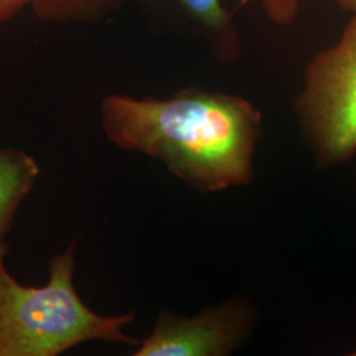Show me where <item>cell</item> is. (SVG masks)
Listing matches in <instances>:
<instances>
[{
  "label": "cell",
  "instance_id": "9c48e42d",
  "mask_svg": "<svg viewBox=\"0 0 356 356\" xmlns=\"http://www.w3.org/2000/svg\"><path fill=\"white\" fill-rule=\"evenodd\" d=\"M26 6H29V0H0V23L13 19Z\"/></svg>",
  "mask_w": 356,
  "mask_h": 356
},
{
  "label": "cell",
  "instance_id": "277c9868",
  "mask_svg": "<svg viewBox=\"0 0 356 356\" xmlns=\"http://www.w3.org/2000/svg\"><path fill=\"white\" fill-rule=\"evenodd\" d=\"M257 322V310L243 298L209 307L195 317L159 313L152 334L135 356H225L239 348Z\"/></svg>",
  "mask_w": 356,
  "mask_h": 356
},
{
  "label": "cell",
  "instance_id": "6da1fadb",
  "mask_svg": "<svg viewBox=\"0 0 356 356\" xmlns=\"http://www.w3.org/2000/svg\"><path fill=\"white\" fill-rule=\"evenodd\" d=\"M263 116L242 97L188 88L169 98L108 95L101 103L107 139L161 161L201 193L250 185Z\"/></svg>",
  "mask_w": 356,
  "mask_h": 356
},
{
  "label": "cell",
  "instance_id": "3957f363",
  "mask_svg": "<svg viewBox=\"0 0 356 356\" xmlns=\"http://www.w3.org/2000/svg\"><path fill=\"white\" fill-rule=\"evenodd\" d=\"M293 108L318 165H339L355 154L356 13L339 40L309 61Z\"/></svg>",
  "mask_w": 356,
  "mask_h": 356
},
{
  "label": "cell",
  "instance_id": "7a4b0ae2",
  "mask_svg": "<svg viewBox=\"0 0 356 356\" xmlns=\"http://www.w3.org/2000/svg\"><path fill=\"white\" fill-rule=\"evenodd\" d=\"M76 244L49 263V282L24 286L0 257V356H56L90 341L140 344L123 329L135 313L104 317L78 296L73 276Z\"/></svg>",
  "mask_w": 356,
  "mask_h": 356
},
{
  "label": "cell",
  "instance_id": "5b68a950",
  "mask_svg": "<svg viewBox=\"0 0 356 356\" xmlns=\"http://www.w3.org/2000/svg\"><path fill=\"white\" fill-rule=\"evenodd\" d=\"M172 11L204 38L209 48L223 63L239 58L242 47L232 13L222 0H163Z\"/></svg>",
  "mask_w": 356,
  "mask_h": 356
},
{
  "label": "cell",
  "instance_id": "52a82bcc",
  "mask_svg": "<svg viewBox=\"0 0 356 356\" xmlns=\"http://www.w3.org/2000/svg\"><path fill=\"white\" fill-rule=\"evenodd\" d=\"M124 0H29L40 20L57 24L102 23L120 10Z\"/></svg>",
  "mask_w": 356,
  "mask_h": 356
},
{
  "label": "cell",
  "instance_id": "ba28073f",
  "mask_svg": "<svg viewBox=\"0 0 356 356\" xmlns=\"http://www.w3.org/2000/svg\"><path fill=\"white\" fill-rule=\"evenodd\" d=\"M301 0H259L268 20L277 26H292L300 13ZM344 13H356V0H334Z\"/></svg>",
  "mask_w": 356,
  "mask_h": 356
},
{
  "label": "cell",
  "instance_id": "8992f818",
  "mask_svg": "<svg viewBox=\"0 0 356 356\" xmlns=\"http://www.w3.org/2000/svg\"><path fill=\"white\" fill-rule=\"evenodd\" d=\"M40 169L35 159L19 149H0V257H6V238L23 200L32 191Z\"/></svg>",
  "mask_w": 356,
  "mask_h": 356
}]
</instances>
